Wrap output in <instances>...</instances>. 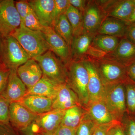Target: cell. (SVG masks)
Here are the masks:
<instances>
[{
	"mask_svg": "<svg viewBox=\"0 0 135 135\" xmlns=\"http://www.w3.org/2000/svg\"><path fill=\"white\" fill-rule=\"evenodd\" d=\"M66 67V83L75 92L81 106L86 109L89 103L88 70L82 60H71Z\"/></svg>",
	"mask_w": 135,
	"mask_h": 135,
	"instance_id": "cell-1",
	"label": "cell"
},
{
	"mask_svg": "<svg viewBox=\"0 0 135 135\" xmlns=\"http://www.w3.org/2000/svg\"><path fill=\"white\" fill-rule=\"evenodd\" d=\"M10 35L16 39L31 58L50 50L42 32L30 30L22 24Z\"/></svg>",
	"mask_w": 135,
	"mask_h": 135,
	"instance_id": "cell-2",
	"label": "cell"
},
{
	"mask_svg": "<svg viewBox=\"0 0 135 135\" xmlns=\"http://www.w3.org/2000/svg\"><path fill=\"white\" fill-rule=\"evenodd\" d=\"M104 86L102 100L106 104L114 119L122 122L127 113L124 83Z\"/></svg>",
	"mask_w": 135,
	"mask_h": 135,
	"instance_id": "cell-3",
	"label": "cell"
},
{
	"mask_svg": "<svg viewBox=\"0 0 135 135\" xmlns=\"http://www.w3.org/2000/svg\"><path fill=\"white\" fill-rule=\"evenodd\" d=\"M33 59L40 66L43 75L58 84L66 83V66L51 51Z\"/></svg>",
	"mask_w": 135,
	"mask_h": 135,
	"instance_id": "cell-4",
	"label": "cell"
},
{
	"mask_svg": "<svg viewBox=\"0 0 135 135\" xmlns=\"http://www.w3.org/2000/svg\"><path fill=\"white\" fill-rule=\"evenodd\" d=\"M92 59L104 86L124 83L128 79L126 66L121 63L105 57Z\"/></svg>",
	"mask_w": 135,
	"mask_h": 135,
	"instance_id": "cell-5",
	"label": "cell"
},
{
	"mask_svg": "<svg viewBox=\"0 0 135 135\" xmlns=\"http://www.w3.org/2000/svg\"><path fill=\"white\" fill-rule=\"evenodd\" d=\"M31 57L11 35L3 36L2 62L10 70H17Z\"/></svg>",
	"mask_w": 135,
	"mask_h": 135,
	"instance_id": "cell-6",
	"label": "cell"
},
{
	"mask_svg": "<svg viewBox=\"0 0 135 135\" xmlns=\"http://www.w3.org/2000/svg\"><path fill=\"white\" fill-rule=\"evenodd\" d=\"M21 24V19L13 0H0V33L9 35Z\"/></svg>",
	"mask_w": 135,
	"mask_h": 135,
	"instance_id": "cell-7",
	"label": "cell"
},
{
	"mask_svg": "<svg viewBox=\"0 0 135 135\" xmlns=\"http://www.w3.org/2000/svg\"><path fill=\"white\" fill-rule=\"evenodd\" d=\"M65 110H52L38 115L30 126L34 133L44 135H54L61 122Z\"/></svg>",
	"mask_w": 135,
	"mask_h": 135,
	"instance_id": "cell-8",
	"label": "cell"
},
{
	"mask_svg": "<svg viewBox=\"0 0 135 135\" xmlns=\"http://www.w3.org/2000/svg\"><path fill=\"white\" fill-rule=\"evenodd\" d=\"M83 17L84 33L93 36L97 34L101 23L106 17L97 1H88Z\"/></svg>",
	"mask_w": 135,
	"mask_h": 135,
	"instance_id": "cell-9",
	"label": "cell"
},
{
	"mask_svg": "<svg viewBox=\"0 0 135 135\" xmlns=\"http://www.w3.org/2000/svg\"><path fill=\"white\" fill-rule=\"evenodd\" d=\"M42 32L51 51L66 66L71 60V51L64 40L51 27L44 26Z\"/></svg>",
	"mask_w": 135,
	"mask_h": 135,
	"instance_id": "cell-10",
	"label": "cell"
},
{
	"mask_svg": "<svg viewBox=\"0 0 135 135\" xmlns=\"http://www.w3.org/2000/svg\"><path fill=\"white\" fill-rule=\"evenodd\" d=\"M9 116L11 126L22 131L29 127L38 117L18 102L10 103Z\"/></svg>",
	"mask_w": 135,
	"mask_h": 135,
	"instance_id": "cell-11",
	"label": "cell"
},
{
	"mask_svg": "<svg viewBox=\"0 0 135 135\" xmlns=\"http://www.w3.org/2000/svg\"><path fill=\"white\" fill-rule=\"evenodd\" d=\"M82 60L88 73V92L89 97V104L102 100L105 86L94 61L88 57Z\"/></svg>",
	"mask_w": 135,
	"mask_h": 135,
	"instance_id": "cell-12",
	"label": "cell"
},
{
	"mask_svg": "<svg viewBox=\"0 0 135 135\" xmlns=\"http://www.w3.org/2000/svg\"><path fill=\"white\" fill-rule=\"evenodd\" d=\"M106 17L127 22L135 7L132 0L97 1Z\"/></svg>",
	"mask_w": 135,
	"mask_h": 135,
	"instance_id": "cell-13",
	"label": "cell"
},
{
	"mask_svg": "<svg viewBox=\"0 0 135 135\" xmlns=\"http://www.w3.org/2000/svg\"><path fill=\"white\" fill-rule=\"evenodd\" d=\"M77 105L82 106L75 92L66 83L59 84L56 96L53 99L52 110H66Z\"/></svg>",
	"mask_w": 135,
	"mask_h": 135,
	"instance_id": "cell-14",
	"label": "cell"
},
{
	"mask_svg": "<svg viewBox=\"0 0 135 135\" xmlns=\"http://www.w3.org/2000/svg\"><path fill=\"white\" fill-rule=\"evenodd\" d=\"M17 72L27 89L35 85L43 76L40 66L33 58L30 59L20 66Z\"/></svg>",
	"mask_w": 135,
	"mask_h": 135,
	"instance_id": "cell-15",
	"label": "cell"
},
{
	"mask_svg": "<svg viewBox=\"0 0 135 135\" xmlns=\"http://www.w3.org/2000/svg\"><path fill=\"white\" fill-rule=\"evenodd\" d=\"M27 89L16 70H10L7 87L2 95L10 103L18 102L26 95Z\"/></svg>",
	"mask_w": 135,
	"mask_h": 135,
	"instance_id": "cell-16",
	"label": "cell"
},
{
	"mask_svg": "<svg viewBox=\"0 0 135 135\" xmlns=\"http://www.w3.org/2000/svg\"><path fill=\"white\" fill-rule=\"evenodd\" d=\"M104 57L116 60L126 66L135 60V45L124 37L122 38L115 50Z\"/></svg>",
	"mask_w": 135,
	"mask_h": 135,
	"instance_id": "cell-17",
	"label": "cell"
},
{
	"mask_svg": "<svg viewBox=\"0 0 135 135\" xmlns=\"http://www.w3.org/2000/svg\"><path fill=\"white\" fill-rule=\"evenodd\" d=\"M53 100L36 95H26L18 102L33 113L40 115L52 110Z\"/></svg>",
	"mask_w": 135,
	"mask_h": 135,
	"instance_id": "cell-18",
	"label": "cell"
},
{
	"mask_svg": "<svg viewBox=\"0 0 135 135\" xmlns=\"http://www.w3.org/2000/svg\"><path fill=\"white\" fill-rule=\"evenodd\" d=\"M86 110L88 115L97 125L109 124L116 120L103 100L90 103Z\"/></svg>",
	"mask_w": 135,
	"mask_h": 135,
	"instance_id": "cell-19",
	"label": "cell"
},
{
	"mask_svg": "<svg viewBox=\"0 0 135 135\" xmlns=\"http://www.w3.org/2000/svg\"><path fill=\"white\" fill-rule=\"evenodd\" d=\"M28 2L41 23L51 27V15L55 0H32Z\"/></svg>",
	"mask_w": 135,
	"mask_h": 135,
	"instance_id": "cell-20",
	"label": "cell"
},
{
	"mask_svg": "<svg viewBox=\"0 0 135 135\" xmlns=\"http://www.w3.org/2000/svg\"><path fill=\"white\" fill-rule=\"evenodd\" d=\"M128 24L112 17H106L98 29L97 34L106 35L122 38L125 37Z\"/></svg>",
	"mask_w": 135,
	"mask_h": 135,
	"instance_id": "cell-21",
	"label": "cell"
},
{
	"mask_svg": "<svg viewBox=\"0 0 135 135\" xmlns=\"http://www.w3.org/2000/svg\"><path fill=\"white\" fill-rule=\"evenodd\" d=\"M94 37L86 33L74 37L71 47V60H83L87 57Z\"/></svg>",
	"mask_w": 135,
	"mask_h": 135,
	"instance_id": "cell-22",
	"label": "cell"
},
{
	"mask_svg": "<svg viewBox=\"0 0 135 135\" xmlns=\"http://www.w3.org/2000/svg\"><path fill=\"white\" fill-rule=\"evenodd\" d=\"M59 84L43 75L41 79L35 85L27 89L26 95H38L53 100L56 96Z\"/></svg>",
	"mask_w": 135,
	"mask_h": 135,
	"instance_id": "cell-23",
	"label": "cell"
},
{
	"mask_svg": "<svg viewBox=\"0 0 135 135\" xmlns=\"http://www.w3.org/2000/svg\"><path fill=\"white\" fill-rule=\"evenodd\" d=\"M86 112L81 106H75L65 110L61 126L77 129Z\"/></svg>",
	"mask_w": 135,
	"mask_h": 135,
	"instance_id": "cell-24",
	"label": "cell"
},
{
	"mask_svg": "<svg viewBox=\"0 0 135 135\" xmlns=\"http://www.w3.org/2000/svg\"><path fill=\"white\" fill-rule=\"evenodd\" d=\"M120 40L114 36L97 34L93 38L91 46L108 54L115 50Z\"/></svg>",
	"mask_w": 135,
	"mask_h": 135,
	"instance_id": "cell-25",
	"label": "cell"
},
{
	"mask_svg": "<svg viewBox=\"0 0 135 135\" xmlns=\"http://www.w3.org/2000/svg\"><path fill=\"white\" fill-rule=\"evenodd\" d=\"M53 28L59 35H60L67 43L71 51V47L74 38L71 26L65 14L61 15Z\"/></svg>",
	"mask_w": 135,
	"mask_h": 135,
	"instance_id": "cell-26",
	"label": "cell"
},
{
	"mask_svg": "<svg viewBox=\"0 0 135 135\" xmlns=\"http://www.w3.org/2000/svg\"><path fill=\"white\" fill-rule=\"evenodd\" d=\"M65 14L71 26L74 37L84 33L82 14L77 9L70 5Z\"/></svg>",
	"mask_w": 135,
	"mask_h": 135,
	"instance_id": "cell-27",
	"label": "cell"
},
{
	"mask_svg": "<svg viewBox=\"0 0 135 135\" xmlns=\"http://www.w3.org/2000/svg\"><path fill=\"white\" fill-rule=\"evenodd\" d=\"M124 84L127 114L130 116H135V83L128 78Z\"/></svg>",
	"mask_w": 135,
	"mask_h": 135,
	"instance_id": "cell-28",
	"label": "cell"
},
{
	"mask_svg": "<svg viewBox=\"0 0 135 135\" xmlns=\"http://www.w3.org/2000/svg\"><path fill=\"white\" fill-rule=\"evenodd\" d=\"M97 125L86 112L76 129L75 135H92Z\"/></svg>",
	"mask_w": 135,
	"mask_h": 135,
	"instance_id": "cell-29",
	"label": "cell"
},
{
	"mask_svg": "<svg viewBox=\"0 0 135 135\" xmlns=\"http://www.w3.org/2000/svg\"><path fill=\"white\" fill-rule=\"evenodd\" d=\"M70 5L69 0H55V5L51 15V27H53L61 15L65 14Z\"/></svg>",
	"mask_w": 135,
	"mask_h": 135,
	"instance_id": "cell-30",
	"label": "cell"
},
{
	"mask_svg": "<svg viewBox=\"0 0 135 135\" xmlns=\"http://www.w3.org/2000/svg\"><path fill=\"white\" fill-rule=\"evenodd\" d=\"M23 25L27 28L32 31H42L44 27V26L41 23L32 9L26 17Z\"/></svg>",
	"mask_w": 135,
	"mask_h": 135,
	"instance_id": "cell-31",
	"label": "cell"
},
{
	"mask_svg": "<svg viewBox=\"0 0 135 135\" xmlns=\"http://www.w3.org/2000/svg\"><path fill=\"white\" fill-rule=\"evenodd\" d=\"M10 103L2 95H0V124L9 123Z\"/></svg>",
	"mask_w": 135,
	"mask_h": 135,
	"instance_id": "cell-32",
	"label": "cell"
},
{
	"mask_svg": "<svg viewBox=\"0 0 135 135\" xmlns=\"http://www.w3.org/2000/svg\"><path fill=\"white\" fill-rule=\"evenodd\" d=\"M15 6L21 19V24H23L25 18L32 9L28 1H15Z\"/></svg>",
	"mask_w": 135,
	"mask_h": 135,
	"instance_id": "cell-33",
	"label": "cell"
},
{
	"mask_svg": "<svg viewBox=\"0 0 135 135\" xmlns=\"http://www.w3.org/2000/svg\"><path fill=\"white\" fill-rule=\"evenodd\" d=\"M10 70L4 64L0 63V95L5 91L8 79Z\"/></svg>",
	"mask_w": 135,
	"mask_h": 135,
	"instance_id": "cell-34",
	"label": "cell"
},
{
	"mask_svg": "<svg viewBox=\"0 0 135 135\" xmlns=\"http://www.w3.org/2000/svg\"><path fill=\"white\" fill-rule=\"evenodd\" d=\"M127 116L125 115L122 122L126 135H135V117L128 114Z\"/></svg>",
	"mask_w": 135,
	"mask_h": 135,
	"instance_id": "cell-35",
	"label": "cell"
},
{
	"mask_svg": "<svg viewBox=\"0 0 135 135\" xmlns=\"http://www.w3.org/2000/svg\"><path fill=\"white\" fill-rule=\"evenodd\" d=\"M108 135H127L122 123L116 120L114 122L109 129Z\"/></svg>",
	"mask_w": 135,
	"mask_h": 135,
	"instance_id": "cell-36",
	"label": "cell"
},
{
	"mask_svg": "<svg viewBox=\"0 0 135 135\" xmlns=\"http://www.w3.org/2000/svg\"><path fill=\"white\" fill-rule=\"evenodd\" d=\"M0 135H18L10 123L0 124Z\"/></svg>",
	"mask_w": 135,
	"mask_h": 135,
	"instance_id": "cell-37",
	"label": "cell"
},
{
	"mask_svg": "<svg viewBox=\"0 0 135 135\" xmlns=\"http://www.w3.org/2000/svg\"><path fill=\"white\" fill-rule=\"evenodd\" d=\"M70 5L78 9L83 15L86 7L88 1L85 0H69Z\"/></svg>",
	"mask_w": 135,
	"mask_h": 135,
	"instance_id": "cell-38",
	"label": "cell"
},
{
	"mask_svg": "<svg viewBox=\"0 0 135 135\" xmlns=\"http://www.w3.org/2000/svg\"><path fill=\"white\" fill-rule=\"evenodd\" d=\"M114 122L109 124L97 125L92 135H108L109 129Z\"/></svg>",
	"mask_w": 135,
	"mask_h": 135,
	"instance_id": "cell-39",
	"label": "cell"
},
{
	"mask_svg": "<svg viewBox=\"0 0 135 135\" xmlns=\"http://www.w3.org/2000/svg\"><path fill=\"white\" fill-rule=\"evenodd\" d=\"M124 38L135 45V23L128 25Z\"/></svg>",
	"mask_w": 135,
	"mask_h": 135,
	"instance_id": "cell-40",
	"label": "cell"
},
{
	"mask_svg": "<svg viewBox=\"0 0 135 135\" xmlns=\"http://www.w3.org/2000/svg\"><path fill=\"white\" fill-rule=\"evenodd\" d=\"M76 129L60 125L54 135H75Z\"/></svg>",
	"mask_w": 135,
	"mask_h": 135,
	"instance_id": "cell-41",
	"label": "cell"
},
{
	"mask_svg": "<svg viewBox=\"0 0 135 135\" xmlns=\"http://www.w3.org/2000/svg\"><path fill=\"white\" fill-rule=\"evenodd\" d=\"M126 70L128 78L135 83V60L126 66Z\"/></svg>",
	"mask_w": 135,
	"mask_h": 135,
	"instance_id": "cell-42",
	"label": "cell"
},
{
	"mask_svg": "<svg viewBox=\"0 0 135 135\" xmlns=\"http://www.w3.org/2000/svg\"><path fill=\"white\" fill-rule=\"evenodd\" d=\"M127 22L128 25L132 23H135V7Z\"/></svg>",
	"mask_w": 135,
	"mask_h": 135,
	"instance_id": "cell-43",
	"label": "cell"
},
{
	"mask_svg": "<svg viewBox=\"0 0 135 135\" xmlns=\"http://www.w3.org/2000/svg\"><path fill=\"white\" fill-rule=\"evenodd\" d=\"M3 36L0 33V63L2 62Z\"/></svg>",
	"mask_w": 135,
	"mask_h": 135,
	"instance_id": "cell-44",
	"label": "cell"
},
{
	"mask_svg": "<svg viewBox=\"0 0 135 135\" xmlns=\"http://www.w3.org/2000/svg\"><path fill=\"white\" fill-rule=\"evenodd\" d=\"M22 131L24 135H36L32 130L30 126L25 130Z\"/></svg>",
	"mask_w": 135,
	"mask_h": 135,
	"instance_id": "cell-45",
	"label": "cell"
},
{
	"mask_svg": "<svg viewBox=\"0 0 135 135\" xmlns=\"http://www.w3.org/2000/svg\"><path fill=\"white\" fill-rule=\"evenodd\" d=\"M35 135H42L41 134H38V133H35Z\"/></svg>",
	"mask_w": 135,
	"mask_h": 135,
	"instance_id": "cell-46",
	"label": "cell"
},
{
	"mask_svg": "<svg viewBox=\"0 0 135 135\" xmlns=\"http://www.w3.org/2000/svg\"><path fill=\"white\" fill-rule=\"evenodd\" d=\"M134 117H135V116H134Z\"/></svg>",
	"mask_w": 135,
	"mask_h": 135,
	"instance_id": "cell-47",
	"label": "cell"
}]
</instances>
